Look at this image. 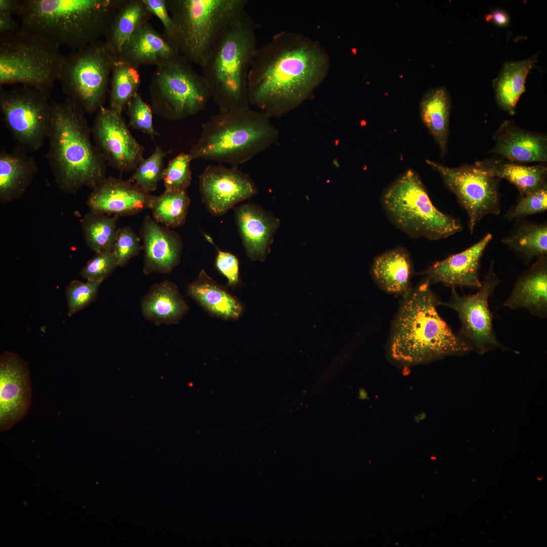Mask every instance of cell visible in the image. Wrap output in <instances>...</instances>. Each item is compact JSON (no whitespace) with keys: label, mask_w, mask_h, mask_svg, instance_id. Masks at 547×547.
I'll use <instances>...</instances> for the list:
<instances>
[{"label":"cell","mask_w":547,"mask_h":547,"mask_svg":"<svg viewBox=\"0 0 547 547\" xmlns=\"http://www.w3.org/2000/svg\"><path fill=\"white\" fill-rule=\"evenodd\" d=\"M140 236L144 251V274H169L179 264L183 246L177 232L146 215L140 227Z\"/></svg>","instance_id":"cell-20"},{"label":"cell","mask_w":547,"mask_h":547,"mask_svg":"<svg viewBox=\"0 0 547 547\" xmlns=\"http://www.w3.org/2000/svg\"><path fill=\"white\" fill-rule=\"evenodd\" d=\"M119 216L90 210L82 218L81 228L87 246L95 253L112 250Z\"/></svg>","instance_id":"cell-33"},{"label":"cell","mask_w":547,"mask_h":547,"mask_svg":"<svg viewBox=\"0 0 547 547\" xmlns=\"http://www.w3.org/2000/svg\"><path fill=\"white\" fill-rule=\"evenodd\" d=\"M487 22H492L499 26H505L508 25L510 18L508 14L503 10H495L485 17Z\"/></svg>","instance_id":"cell-48"},{"label":"cell","mask_w":547,"mask_h":547,"mask_svg":"<svg viewBox=\"0 0 547 547\" xmlns=\"http://www.w3.org/2000/svg\"><path fill=\"white\" fill-rule=\"evenodd\" d=\"M85 113L71 98L53 102L46 157L55 182L67 193L84 187L93 189L106 177L107 164L92 142Z\"/></svg>","instance_id":"cell-3"},{"label":"cell","mask_w":547,"mask_h":547,"mask_svg":"<svg viewBox=\"0 0 547 547\" xmlns=\"http://www.w3.org/2000/svg\"><path fill=\"white\" fill-rule=\"evenodd\" d=\"M112 250L96 253L82 268L80 276L88 281L103 282L118 267Z\"/></svg>","instance_id":"cell-43"},{"label":"cell","mask_w":547,"mask_h":547,"mask_svg":"<svg viewBox=\"0 0 547 547\" xmlns=\"http://www.w3.org/2000/svg\"><path fill=\"white\" fill-rule=\"evenodd\" d=\"M495 141L492 151L512 161H546V137L514 127L509 122L500 128Z\"/></svg>","instance_id":"cell-28"},{"label":"cell","mask_w":547,"mask_h":547,"mask_svg":"<svg viewBox=\"0 0 547 547\" xmlns=\"http://www.w3.org/2000/svg\"><path fill=\"white\" fill-rule=\"evenodd\" d=\"M31 386L26 363L16 354L6 351L0 358V424L11 427L26 414Z\"/></svg>","instance_id":"cell-17"},{"label":"cell","mask_w":547,"mask_h":547,"mask_svg":"<svg viewBox=\"0 0 547 547\" xmlns=\"http://www.w3.org/2000/svg\"><path fill=\"white\" fill-rule=\"evenodd\" d=\"M537 57L535 54L526 60L504 63L493 81L497 104L509 114L515 112L517 103L525 91L527 75L535 66Z\"/></svg>","instance_id":"cell-30"},{"label":"cell","mask_w":547,"mask_h":547,"mask_svg":"<svg viewBox=\"0 0 547 547\" xmlns=\"http://www.w3.org/2000/svg\"><path fill=\"white\" fill-rule=\"evenodd\" d=\"M501 240L502 243L527 261L547 255V223L524 219Z\"/></svg>","instance_id":"cell-32"},{"label":"cell","mask_w":547,"mask_h":547,"mask_svg":"<svg viewBox=\"0 0 547 547\" xmlns=\"http://www.w3.org/2000/svg\"><path fill=\"white\" fill-rule=\"evenodd\" d=\"M329 55L319 43L282 31L258 48L248 78L250 106L279 118L307 99L329 71Z\"/></svg>","instance_id":"cell-1"},{"label":"cell","mask_w":547,"mask_h":547,"mask_svg":"<svg viewBox=\"0 0 547 547\" xmlns=\"http://www.w3.org/2000/svg\"><path fill=\"white\" fill-rule=\"evenodd\" d=\"M381 203L393 225L412 238L438 240L463 229L459 219L436 207L420 177L411 169L386 188Z\"/></svg>","instance_id":"cell-7"},{"label":"cell","mask_w":547,"mask_h":547,"mask_svg":"<svg viewBox=\"0 0 547 547\" xmlns=\"http://www.w3.org/2000/svg\"><path fill=\"white\" fill-rule=\"evenodd\" d=\"M202 201L211 214L220 216L257 193L249 176L236 167L208 166L199 175Z\"/></svg>","instance_id":"cell-16"},{"label":"cell","mask_w":547,"mask_h":547,"mask_svg":"<svg viewBox=\"0 0 547 547\" xmlns=\"http://www.w3.org/2000/svg\"><path fill=\"white\" fill-rule=\"evenodd\" d=\"M101 283V281H72L65 290L68 316H72L95 301Z\"/></svg>","instance_id":"cell-39"},{"label":"cell","mask_w":547,"mask_h":547,"mask_svg":"<svg viewBox=\"0 0 547 547\" xmlns=\"http://www.w3.org/2000/svg\"><path fill=\"white\" fill-rule=\"evenodd\" d=\"M269 119L251 108L219 112L202 124L201 136L188 153L192 160L237 168L277 141L279 131Z\"/></svg>","instance_id":"cell-6"},{"label":"cell","mask_w":547,"mask_h":547,"mask_svg":"<svg viewBox=\"0 0 547 547\" xmlns=\"http://www.w3.org/2000/svg\"><path fill=\"white\" fill-rule=\"evenodd\" d=\"M91 133L106 164L120 172L135 169L144 159V147L131 134L122 114L110 107L98 110Z\"/></svg>","instance_id":"cell-15"},{"label":"cell","mask_w":547,"mask_h":547,"mask_svg":"<svg viewBox=\"0 0 547 547\" xmlns=\"http://www.w3.org/2000/svg\"><path fill=\"white\" fill-rule=\"evenodd\" d=\"M53 102L49 94L28 86L1 87L3 120L17 146L27 152L41 148L48 137Z\"/></svg>","instance_id":"cell-12"},{"label":"cell","mask_w":547,"mask_h":547,"mask_svg":"<svg viewBox=\"0 0 547 547\" xmlns=\"http://www.w3.org/2000/svg\"><path fill=\"white\" fill-rule=\"evenodd\" d=\"M256 30V23L244 11L221 33L202 67L219 112L250 108L248 84L258 49Z\"/></svg>","instance_id":"cell-5"},{"label":"cell","mask_w":547,"mask_h":547,"mask_svg":"<svg viewBox=\"0 0 547 547\" xmlns=\"http://www.w3.org/2000/svg\"><path fill=\"white\" fill-rule=\"evenodd\" d=\"M87 198L90 210L109 215H132L150 209L154 196L129 180L106 177Z\"/></svg>","instance_id":"cell-19"},{"label":"cell","mask_w":547,"mask_h":547,"mask_svg":"<svg viewBox=\"0 0 547 547\" xmlns=\"http://www.w3.org/2000/svg\"><path fill=\"white\" fill-rule=\"evenodd\" d=\"M190 203L186 190L165 191L153 196L150 209L153 219L168 227H178L186 221Z\"/></svg>","instance_id":"cell-36"},{"label":"cell","mask_w":547,"mask_h":547,"mask_svg":"<svg viewBox=\"0 0 547 547\" xmlns=\"http://www.w3.org/2000/svg\"><path fill=\"white\" fill-rule=\"evenodd\" d=\"M123 0H22L21 30L77 50L105 35Z\"/></svg>","instance_id":"cell-4"},{"label":"cell","mask_w":547,"mask_h":547,"mask_svg":"<svg viewBox=\"0 0 547 547\" xmlns=\"http://www.w3.org/2000/svg\"><path fill=\"white\" fill-rule=\"evenodd\" d=\"M115 54L98 40L65 56L59 81L63 92L85 113L104 106Z\"/></svg>","instance_id":"cell-11"},{"label":"cell","mask_w":547,"mask_h":547,"mask_svg":"<svg viewBox=\"0 0 547 547\" xmlns=\"http://www.w3.org/2000/svg\"><path fill=\"white\" fill-rule=\"evenodd\" d=\"M215 266L227 280L229 287L235 288L239 285L240 283L239 262L235 255L218 249Z\"/></svg>","instance_id":"cell-44"},{"label":"cell","mask_w":547,"mask_h":547,"mask_svg":"<svg viewBox=\"0 0 547 547\" xmlns=\"http://www.w3.org/2000/svg\"><path fill=\"white\" fill-rule=\"evenodd\" d=\"M22 8V0H0V14L20 16Z\"/></svg>","instance_id":"cell-47"},{"label":"cell","mask_w":547,"mask_h":547,"mask_svg":"<svg viewBox=\"0 0 547 547\" xmlns=\"http://www.w3.org/2000/svg\"><path fill=\"white\" fill-rule=\"evenodd\" d=\"M171 150L164 151L157 145L153 153L138 165L129 181L147 192L155 190L162 180L164 159Z\"/></svg>","instance_id":"cell-37"},{"label":"cell","mask_w":547,"mask_h":547,"mask_svg":"<svg viewBox=\"0 0 547 547\" xmlns=\"http://www.w3.org/2000/svg\"><path fill=\"white\" fill-rule=\"evenodd\" d=\"M451 100L444 87L428 89L419 104L421 120L438 145L443 155L447 151Z\"/></svg>","instance_id":"cell-29"},{"label":"cell","mask_w":547,"mask_h":547,"mask_svg":"<svg viewBox=\"0 0 547 547\" xmlns=\"http://www.w3.org/2000/svg\"><path fill=\"white\" fill-rule=\"evenodd\" d=\"M148 93L153 112L170 121L198 114L211 98L203 74L181 54L157 66Z\"/></svg>","instance_id":"cell-10"},{"label":"cell","mask_w":547,"mask_h":547,"mask_svg":"<svg viewBox=\"0 0 547 547\" xmlns=\"http://www.w3.org/2000/svg\"><path fill=\"white\" fill-rule=\"evenodd\" d=\"M189 153L181 152L170 160L165 168L162 176L166 190H186L191 181Z\"/></svg>","instance_id":"cell-38"},{"label":"cell","mask_w":547,"mask_h":547,"mask_svg":"<svg viewBox=\"0 0 547 547\" xmlns=\"http://www.w3.org/2000/svg\"><path fill=\"white\" fill-rule=\"evenodd\" d=\"M109 107L122 114L141 84L138 68L115 58L111 68Z\"/></svg>","instance_id":"cell-34"},{"label":"cell","mask_w":547,"mask_h":547,"mask_svg":"<svg viewBox=\"0 0 547 547\" xmlns=\"http://www.w3.org/2000/svg\"><path fill=\"white\" fill-rule=\"evenodd\" d=\"M143 1L152 15L156 16L162 22L164 28V33L175 43V24L166 0Z\"/></svg>","instance_id":"cell-45"},{"label":"cell","mask_w":547,"mask_h":547,"mask_svg":"<svg viewBox=\"0 0 547 547\" xmlns=\"http://www.w3.org/2000/svg\"><path fill=\"white\" fill-rule=\"evenodd\" d=\"M21 30V27L12 15L0 14V38L14 35Z\"/></svg>","instance_id":"cell-46"},{"label":"cell","mask_w":547,"mask_h":547,"mask_svg":"<svg viewBox=\"0 0 547 547\" xmlns=\"http://www.w3.org/2000/svg\"><path fill=\"white\" fill-rule=\"evenodd\" d=\"M492 239L493 235L488 233L465 250L434 263L423 272L424 279L431 284L478 289L482 285L479 274L481 259Z\"/></svg>","instance_id":"cell-18"},{"label":"cell","mask_w":547,"mask_h":547,"mask_svg":"<svg viewBox=\"0 0 547 547\" xmlns=\"http://www.w3.org/2000/svg\"><path fill=\"white\" fill-rule=\"evenodd\" d=\"M179 55L176 43L147 22L123 44L116 58L138 68L144 65L157 66Z\"/></svg>","instance_id":"cell-22"},{"label":"cell","mask_w":547,"mask_h":547,"mask_svg":"<svg viewBox=\"0 0 547 547\" xmlns=\"http://www.w3.org/2000/svg\"><path fill=\"white\" fill-rule=\"evenodd\" d=\"M511 309L523 308L532 315H547V255L535 262L516 280L509 297L503 304Z\"/></svg>","instance_id":"cell-23"},{"label":"cell","mask_w":547,"mask_h":547,"mask_svg":"<svg viewBox=\"0 0 547 547\" xmlns=\"http://www.w3.org/2000/svg\"><path fill=\"white\" fill-rule=\"evenodd\" d=\"M494 175L514 184L521 197L546 186L547 169L544 165L525 166L514 163L493 165Z\"/></svg>","instance_id":"cell-35"},{"label":"cell","mask_w":547,"mask_h":547,"mask_svg":"<svg viewBox=\"0 0 547 547\" xmlns=\"http://www.w3.org/2000/svg\"><path fill=\"white\" fill-rule=\"evenodd\" d=\"M65 58L59 47L21 30L0 38V85H24L49 94Z\"/></svg>","instance_id":"cell-9"},{"label":"cell","mask_w":547,"mask_h":547,"mask_svg":"<svg viewBox=\"0 0 547 547\" xmlns=\"http://www.w3.org/2000/svg\"><path fill=\"white\" fill-rule=\"evenodd\" d=\"M413 272L411 256L401 246L376 256L371 269L374 280L381 288L387 292L403 296L412 289L411 281Z\"/></svg>","instance_id":"cell-27"},{"label":"cell","mask_w":547,"mask_h":547,"mask_svg":"<svg viewBox=\"0 0 547 547\" xmlns=\"http://www.w3.org/2000/svg\"><path fill=\"white\" fill-rule=\"evenodd\" d=\"M547 209V187L522 196L517 204L504 215L507 220L516 221L545 211Z\"/></svg>","instance_id":"cell-41"},{"label":"cell","mask_w":547,"mask_h":547,"mask_svg":"<svg viewBox=\"0 0 547 547\" xmlns=\"http://www.w3.org/2000/svg\"><path fill=\"white\" fill-rule=\"evenodd\" d=\"M403 297L388 343L393 361L417 365L464 355L472 349L439 314L437 307L440 301L428 280L424 279Z\"/></svg>","instance_id":"cell-2"},{"label":"cell","mask_w":547,"mask_h":547,"mask_svg":"<svg viewBox=\"0 0 547 547\" xmlns=\"http://www.w3.org/2000/svg\"><path fill=\"white\" fill-rule=\"evenodd\" d=\"M494 265L492 261L476 293L461 295L452 288L450 300L440 303V305L448 306L457 313L461 323L457 334L472 349L480 354L494 348L506 349L496 337L493 316L489 307V298L499 283Z\"/></svg>","instance_id":"cell-14"},{"label":"cell","mask_w":547,"mask_h":547,"mask_svg":"<svg viewBox=\"0 0 547 547\" xmlns=\"http://www.w3.org/2000/svg\"><path fill=\"white\" fill-rule=\"evenodd\" d=\"M175 43L189 62L204 66L218 38L245 11L247 0H166Z\"/></svg>","instance_id":"cell-8"},{"label":"cell","mask_w":547,"mask_h":547,"mask_svg":"<svg viewBox=\"0 0 547 547\" xmlns=\"http://www.w3.org/2000/svg\"><path fill=\"white\" fill-rule=\"evenodd\" d=\"M34 158L18 146L0 152V201L6 204L21 198L37 172Z\"/></svg>","instance_id":"cell-24"},{"label":"cell","mask_w":547,"mask_h":547,"mask_svg":"<svg viewBox=\"0 0 547 547\" xmlns=\"http://www.w3.org/2000/svg\"><path fill=\"white\" fill-rule=\"evenodd\" d=\"M140 307L144 318L157 326L178 324L189 309L177 286L169 280L154 284L141 298Z\"/></svg>","instance_id":"cell-26"},{"label":"cell","mask_w":547,"mask_h":547,"mask_svg":"<svg viewBox=\"0 0 547 547\" xmlns=\"http://www.w3.org/2000/svg\"><path fill=\"white\" fill-rule=\"evenodd\" d=\"M126 108L130 127L149 135L153 140L160 135L153 126V112L150 104L146 103L138 93L130 99Z\"/></svg>","instance_id":"cell-40"},{"label":"cell","mask_w":547,"mask_h":547,"mask_svg":"<svg viewBox=\"0 0 547 547\" xmlns=\"http://www.w3.org/2000/svg\"><path fill=\"white\" fill-rule=\"evenodd\" d=\"M426 162L439 174L445 185L466 211L471 233L484 217L500 214V179L494 175L493 165L480 162L450 168L428 160Z\"/></svg>","instance_id":"cell-13"},{"label":"cell","mask_w":547,"mask_h":547,"mask_svg":"<svg viewBox=\"0 0 547 547\" xmlns=\"http://www.w3.org/2000/svg\"><path fill=\"white\" fill-rule=\"evenodd\" d=\"M140 237L129 226L118 228L112 249L119 266L123 267L143 250Z\"/></svg>","instance_id":"cell-42"},{"label":"cell","mask_w":547,"mask_h":547,"mask_svg":"<svg viewBox=\"0 0 547 547\" xmlns=\"http://www.w3.org/2000/svg\"><path fill=\"white\" fill-rule=\"evenodd\" d=\"M152 16L143 0H123L104 36L105 42L116 56L132 34Z\"/></svg>","instance_id":"cell-31"},{"label":"cell","mask_w":547,"mask_h":547,"mask_svg":"<svg viewBox=\"0 0 547 547\" xmlns=\"http://www.w3.org/2000/svg\"><path fill=\"white\" fill-rule=\"evenodd\" d=\"M188 295L209 315L225 321L237 320L243 315V303L203 269L187 286Z\"/></svg>","instance_id":"cell-25"},{"label":"cell","mask_w":547,"mask_h":547,"mask_svg":"<svg viewBox=\"0 0 547 547\" xmlns=\"http://www.w3.org/2000/svg\"><path fill=\"white\" fill-rule=\"evenodd\" d=\"M234 214L247 256L253 261H263L270 252L279 219L252 203L236 207Z\"/></svg>","instance_id":"cell-21"}]
</instances>
